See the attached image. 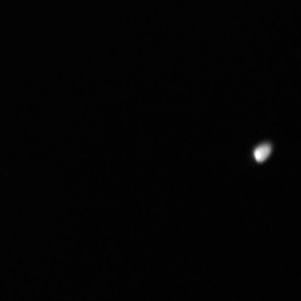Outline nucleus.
<instances>
[{
    "label": "nucleus",
    "mask_w": 301,
    "mask_h": 301,
    "mask_svg": "<svg viewBox=\"0 0 301 301\" xmlns=\"http://www.w3.org/2000/svg\"><path fill=\"white\" fill-rule=\"evenodd\" d=\"M272 147L269 144L265 143L257 147L254 151V156L258 162L262 163L269 156Z\"/></svg>",
    "instance_id": "f257e3e1"
}]
</instances>
